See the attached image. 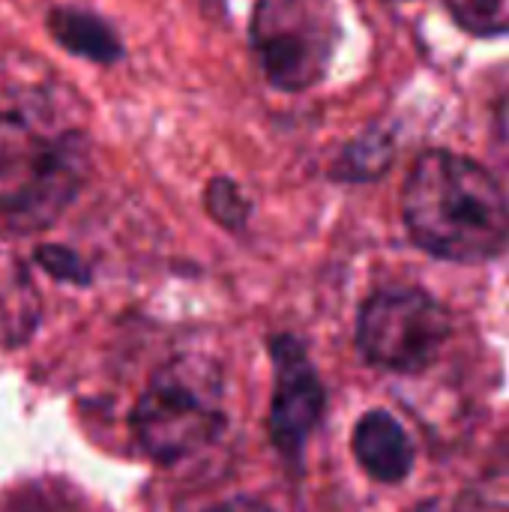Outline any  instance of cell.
Listing matches in <instances>:
<instances>
[{
  "label": "cell",
  "instance_id": "cell-1",
  "mask_svg": "<svg viewBox=\"0 0 509 512\" xmlns=\"http://www.w3.org/2000/svg\"><path fill=\"white\" fill-rule=\"evenodd\" d=\"M87 174V144L57 120L42 90L0 108V234H39L60 219Z\"/></svg>",
  "mask_w": 509,
  "mask_h": 512
},
{
  "label": "cell",
  "instance_id": "cell-2",
  "mask_svg": "<svg viewBox=\"0 0 509 512\" xmlns=\"http://www.w3.org/2000/svg\"><path fill=\"white\" fill-rule=\"evenodd\" d=\"M417 246L456 264L498 258L509 243V207L492 174L468 156L432 150L417 159L402 192Z\"/></svg>",
  "mask_w": 509,
  "mask_h": 512
},
{
  "label": "cell",
  "instance_id": "cell-3",
  "mask_svg": "<svg viewBox=\"0 0 509 512\" xmlns=\"http://www.w3.org/2000/svg\"><path fill=\"white\" fill-rule=\"evenodd\" d=\"M222 423V375L195 354L159 369L132 411L135 444L156 462L198 453L222 432Z\"/></svg>",
  "mask_w": 509,
  "mask_h": 512
},
{
  "label": "cell",
  "instance_id": "cell-4",
  "mask_svg": "<svg viewBox=\"0 0 509 512\" xmlns=\"http://www.w3.org/2000/svg\"><path fill=\"white\" fill-rule=\"evenodd\" d=\"M255 60L270 87L300 93L315 87L339 39L330 0H258L249 24Z\"/></svg>",
  "mask_w": 509,
  "mask_h": 512
},
{
  "label": "cell",
  "instance_id": "cell-5",
  "mask_svg": "<svg viewBox=\"0 0 509 512\" xmlns=\"http://www.w3.org/2000/svg\"><path fill=\"white\" fill-rule=\"evenodd\" d=\"M450 339L447 309L420 288H387L369 297L357 321L363 357L387 372L429 369Z\"/></svg>",
  "mask_w": 509,
  "mask_h": 512
},
{
  "label": "cell",
  "instance_id": "cell-6",
  "mask_svg": "<svg viewBox=\"0 0 509 512\" xmlns=\"http://www.w3.org/2000/svg\"><path fill=\"white\" fill-rule=\"evenodd\" d=\"M273 405H270V435L285 456H297L324 414V387L297 339H273Z\"/></svg>",
  "mask_w": 509,
  "mask_h": 512
},
{
  "label": "cell",
  "instance_id": "cell-7",
  "mask_svg": "<svg viewBox=\"0 0 509 512\" xmlns=\"http://www.w3.org/2000/svg\"><path fill=\"white\" fill-rule=\"evenodd\" d=\"M360 468L378 483H402L417 459L414 441L390 411H369L351 438Z\"/></svg>",
  "mask_w": 509,
  "mask_h": 512
},
{
  "label": "cell",
  "instance_id": "cell-8",
  "mask_svg": "<svg viewBox=\"0 0 509 512\" xmlns=\"http://www.w3.org/2000/svg\"><path fill=\"white\" fill-rule=\"evenodd\" d=\"M42 315L39 291L12 252L0 249V348H18L24 345Z\"/></svg>",
  "mask_w": 509,
  "mask_h": 512
},
{
  "label": "cell",
  "instance_id": "cell-9",
  "mask_svg": "<svg viewBox=\"0 0 509 512\" xmlns=\"http://www.w3.org/2000/svg\"><path fill=\"white\" fill-rule=\"evenodd\" d=\"M48 30L66 51L96 63H114L123 51L114 30L102 18L78 9H54L48 15Z\"/></svg>",
  "mask_w": 509,
  "mask_h": 512
},
{
  "label": "cell",
  "instance_id": "cell-10",
  "mask_svg": "<svg viewBox=\"0 0 509 512\" xmlns=\"http://www.w3.org/2000/svg\"><path fill=\"white\" fill-rule=\"evenodd\" d=\"M0 512H87V504L60 480H30L0 495Z\"/></svg>",
  "mask_w": 509,
  "mask_h": 512
},
{
  "label": "cell",
  "instance_id": "cell-11",
  "mask_svg": "<svg viewBox=\"0 0 509 512\" xmlns=\"http://www.w3.org/2000/svg\"><path fill=\"white\" fill-rule=\"evenodd\" d=\"M447 9L474 36L509 33V0H447Z\"/></svg>",
  "mask_w": 509,
  "mask_h": 512
},
{
  "label": "cell",
  "instance_id": "cell-12",
  "mask_svg": "<svg viewBox=\"0 0 509 512\" xmlns=\"http://www.w3.org/2000/svg\"><path fill=\"white\" fill-rule=\"evenodd\" d=\"M207 210L225 228H240L249 216V204H246L243 192L225 177H219L207 186Z\"/></svg>",
  "mask_w": 509,
  "mask_h": 512
},
{
  "label": "cell",
  "instance_id": "cell-13",
  "mask_svg": "<svg viewBox=\"0 0 509 512\" xmlns=\"http://www.w3.org/2000/svg\"><path fill=\"white\" fill-rule=\"evenodd\" d=\"M39 261L45 270H54L57 276H66V279H75L78 273V261L63 249H39Z\"/></svg>",
  "mask_w": 509,
  "mask_h": 512
},
{
  "label": "cell",
  "instance_id": "cell-14",
  "mask_svg": "<svg viewBox=\"0 0 509 512\" xmlns=\"http://www.w3.org/2000/svg\"><path fill=\"white\" fill-rule=\"evenodd\" d=\"M210 512H270L261 501H252V498H231L225 504H219L216 510Z\"/></svg>",
  "mask_w": 509,
  "mask_h": 512
},
{
  "label": "cell",
  "instance_id": "cell-15",
  "mask_svg": "<svg viewBox=\"0 0 509 512\" xmlns=\"http://www.w3.org/2000/svg\"><path fill=\"white\" fill-rule=\"evenodd\" d=\"M417 512H462L459 507H453V504H447V501H441V498H435V501H426L423 507Z\"/></svg>",
  "mask_w": 509,
  "mask_h": 512
},
{
  "label": "cell",
  "instance_id": "cell-16",
  "mask_svg": "<svg viewBox=\"0 0 509 512\" xmlns=\"http://www.w3.org/2000/svg\"><path fill=\"white\" fill-rule=\"evenodd\" d=\"M390 3H405V0H390Z\"/></svg>",
  "mask_w": 509,
  "mask_h": 512
}]
</instances>
